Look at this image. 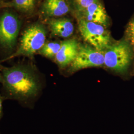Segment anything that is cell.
I'll use <instances>...</instances> for the list:
<instances>
[{
  "mask_svg": "<svg viewBox=\"0 0 134 134\" xmlns=\"http://www.w3.org/2000/svg\"><path fill=\"white\" fill-rule=\"evenodd\" d=\"M37 0H12L4 3V8H10L19 11L24 14L30 15L35 10Z\"/></svg>",
  "mask_w": 134,
  "mask_h": 134,
  "instance_id": "obj_11",
  "label": "cell"
},
{
  "mask_svg": "<svg viewBox=\"0 0 134 134\" xmlns=\"http://www.w3.org/2000/svg\"><path fill=\"white\" fill-rule=\"evenodd\" d=\"M74 14L77 19L93 22L101 24L106 27L109 24L108 16L100 0Z\"/></svg>",
  "mask_w": 134,
  "mask_h": 134,
  "instance_id": "obj_7",
  "label": "cell"
},
{
  "mask_svg": "<svg viewBox=\"0 0 134 134\" xmlns=\"http://www.w3.org/2000/svg\"><path fill=\"white\" fill-rule=\"evenodd\" d=\"M80 44L75 39H69L61 42V46L54 58L58 67L62 69L70 66L77 57Z\"/></svg>",
  "mask_w": 134,
  "mask_h": 134,
  "instance_id": "obj_8",
  "label": "cell"
},
{
  "mask_svg": "<svg viewBox=\"0 0 134 134\" xmlns=\"http://www.w3.org/2000/svg\"><path fill=\"white\" fill-rule=\"evenodd\" d=\"M3 87L11 98L27 101L35 98L41 89L36 70L32 65L18 64L10 67H2Z\"/></svg>",
  "mask_w": 134,
  "mask_h": 134,
  "instance_id": "obj_1",
  "label": "cell"
},
{
  "mask_svg": "<svg viewBox=\"0 0 134 134\" xmlns=\"http://www.w3.org/2000/svg\"><path fill=\"white\" fill-rule=\"evenodd\" d=\"M2 82H3V77H2V73L0 72V82L2 83Z\"/></svg>",
  "mask_w": 134,
  "mask_h": 134,
  "instance_id": "obj_17",
  "label": "cell"
},
{
  "mask_svg": "<svg viewBox=\"0 0 134 134\" xmlns=\"http://www.w3.org/2000/svg\"><path fill=\"white\" fill-rule=\"evenodd\" d=\"M47 34L46 27L42 23L36 22L29 25L23 32L16 51L1 62L20 56L32 58L46 42Z\"/></svg>",
  "mask_w": 134,
  "mask_h": 134,
  "instance_id": "obj_3",
  "label": "cell"
},
{
  "mask_svg": "<svg viewBox=\"0 0 134 134\" xmlns=\"http://www.w3.org/2000/svg\"><path fill=\"white\" fill-rule=\"evenodd\" d=\"M51 35L63 38L70 37L74 32V25L72 20L65 17L46 19Z\"/></svg>",
  "mask_w": 134,
  "mask_h": 134,
  "instance_id": "obj_10",
  "label": "cell"
},
{
  "mask_svg": "<svg viewBox=\"0 0 134 134\" xmlns=\"http://www.w3.org/2000/svg\"><path fill=\"white\" fill-rule=\"evenodd\" d=\"M82 37L90 45L104 52L112 44L110 33L104 26L83 19H77Z\"/></svg>",
  "mask_w": 134,
  "mask_h": 134,
  "instance_id": "obj_4",
  "label": "cell"
},
{
  "mask_svg": "<svg viewBox=\"0 0 134 134\" xmlns=\"http://www.w3.org/2000/svg\"><path fill=\"white\" fill-rule=\"evenodd\" d=\"M98 1L99 0H68L74 14L86 9Z\"/></svg>",
  "mask_w": 134,
  "mask_h": 134,
  "instance_id": "obj_13",
  "label": "cell"
},
{
  "mask_svg": "<svg viewBox=\"0 0 134 134\" xmlns=\"http://www.w3.org/2000/svg\"><path fill=\"white\" fill-rule=\"evenodd\" d=\"M134 49V17H133L127 26L125 31V37Z\"/></svg>",
  "mask_w": 134,
  "mask_h": 134,
  "instance_id": "obj_14",
  "label": "cell"
},
{
  "mask_svg": "<svg viewBox=\"0 0 134 134\" xmlns=\"http://www.w3.org/2000/svg\"><path fill=\"white\" fill-rule=\"evenodd\" d=\"M103 65L104 52L96 49L90 44H80L77 57L69 66V71L72 73L83 69L102 67Z\"/></svg>",
  "mask_w": 134,
  "mask_h": 134,
  "instance_id": "obj_6",
  "label": "cell"
},
{
  "mask_svg": "<svg viewBox=\"0 0 134 134\" xmlns=\"http://www.w3.org/2000/svg\"><path fill=\"white\" fill-rule=\"evenodd\" d=\"M61 46V42L50 41L45 42L38 51L39 54L48 59H54Z\"/></svg>",
  "mask_w": 134,
  "mask_h": 134,
  "instance_id": "obj_12",
  "label": "cell"
},
{
  "mask_svg": "<svg viewBox=\"0 0 134 134\" xmlns=\"http://www.w3.org/2000/svg\"><path fill=\"white\" fill-rule=\"evenodd\" d=\"M21 23L18 15L7 11L0 15V46L11 51L16 46Z\"/></svg>",
  "mask_w": 134,
  "mask_h": 134,
  "instance_id": "obj_5",
  "label": "cell"
},
{
  "mask_svg": "<svg viewBox=\"0 0 134 134\" xmlns=\"http://www.w3.org/2000/svg\"><path fill=\"white\" fill-rule=\"evenodd\" d=\"M2 109V99L0 97V118H1V116Z\"/></svg>",
  "mask_w": 134,
  "mask_h": 134,
  "instance_id": "obj_15",
  "label": "cell"
},
{
  "mask_svg": "<svg viewBox=\"0 0 134 134\" xmlns=\"http://www.w3.org/2000/svg\"><path fill=\"white\" fill-rule=\"evenodd\" d=\"M71 10L68 0H44L40 13L44 19H48L63 17Z\"/></svg>",
  "mask_w": 134,
  "mask_h": 134,
  "instance_id": "obj_9",
  "label": "cell"
},
{
  "mask_svg": "<svg viewBox=\"0 0 134 134\" xmlns=\"http://www.w3.org/2000/svg\"><path fill=\"white\" fill-rule=\"evenodd\" d=\"M104 66L121 76L130 75L134 62V49L124 37L112 43L104 51Z\"/></svg>",
  "mask_w": 134,
  "mask_h": 134,
  "instance_id": "obj_2",
  "label": "cell"
},
{
  "mask_svg": "<svg viewBox=\"0 0 134 134\" xmlns=\"http://www.w3.org/2000/svg\"><path fill=\"white\" fill-rule=\"evenodd\" d=\"M4 2H3L2 0H0V9L2 8H4Z\"/></svg>",
  "mask_w": 134,
  "mask_h": 134,
  "instance_id": "obj_16",
  "label": "cell"
}]
</instances>
